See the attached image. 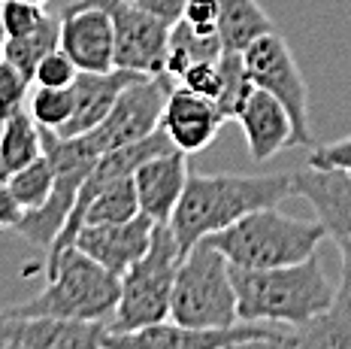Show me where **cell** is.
Listing matches in <instances>:
<instances>
[{"instance_id": "1", "label": "cell", "mask_w": 351, "mask_h": 349, "mask_svg": "<svg viewBox=\"0 0 351 349\" xmlns=\"http://www.w3.org/2000/svg\"><path fill=\"white\" fill-rule=\"evenodd\" d=\"M297 198L294 173H188L170 228L182 249L206 240L243 216Z\"/></svg>"}, {"instance_id": "2", "label": "cell", "mask_w": 351, "mask_h": 349, "mask_svg": "<svg viewBox=\"0 0 351 349\" xmlns=\"http://www.w3.org/2000/svg\"><path fill=\"white\" fill-rule=\"evenodd\" d=\"M239 322L300 325L330 310L336 286L327 280L318 256L282 267H233Z\"/></svg>"}, {"instance_id": "3", "label": "cell", "mask_w": 351, "mask_h": 349, "mask_svg": "<svg viewBox=\"0 0 351 349\" xmlns=\"http://www.w3.org/2000/svg\"><path fill=\"white\" fill-rule=\"evenodd\" d=\"M46 289L25 304L3 307L19 316H52L79 322H109L121 292V276L106 271L76 246L46 261Z\"/></svg>"}, {"instance_id": "4", "label": "cell", "mask_w": 351, "mask_h": 349, "mask_svg": "<svg viewBox=\"0 0 351 349\" xmlns=\"http://www.w3.org/2000/svg\"><path fill=\"white\" fill-rule=\"evenodd\" d=\"M324 237L318 219H294L279 213V207H263L206 240L233 267H282L315 256Z\"/></svg>"}, {"instance_id": "5", "label": "cell", "mask_w": 351, "mask_h": 349, "mask_svg": "<svg viewBox=\"0 0 351 349\" xmlns=\"http://www.w3.org/2000/svg\"><path fill=\"white\" fill-rule=\"evenodd\" d=\"M170 319L188 328H228L239 322L230 261L209 240L194 243L179 261Z\"/></svg>"}, {"instance_id": "6", "label": "cell", "mask_w": 351, "mask_h": 349, "mask_svg": "<svg viewBox=\"0 0 351 349\" xmlns=\"http://www.w3.org/2000/svg\"><path fill=\"white\" fill-rule=\"evenodd\" d=\"M185 249L179 246L170 225H155L145 256L130 264V271L121 276V292L109 316V331H134L170 319V297L179 261Z\"/></svg>"}, {"instance_id": "7", "label": "cell", "mask_w": 351, "mask_h": 349, "mask_svg": "<svg viewBox=\"0 0 351 349\" xmlns=\"http://www.w3.org/2000/svg\"><path fill=\"white\" fill-rule=\"evenodd\" d=\"M243 58L254 89L273 94L288 110L291 122H294V146H309V89H306L303 70H300L288 40L279 31H269L254 40L243 52Z\"/></svg>"}, {"instance_id": "8", "label": "cell", "mask_w": 351, "mask_h": 349, "mask_svg": "<svg viewBox=\"0 0 351 349\" xmlns=\"http://www.w3.org/2000/svg\"><path fill=\"white\" fill-rule=\"evenodd\" d=\"M173 79L167 74L160 76H136L130 79L121 89L119 100L112 104V110L104 122H100L94 131L85 137V143L91 146L94 155H104V152H112L119 146H128V143L145 140L149 134H155L160 125V113H164V104L173 91Z\"/></svg>"}, {"instance_id": "9", "label": "cell", "mask_w": 351, "mask_h": 349, "mask_svg": "<svg viewBox=\"0 0 351 349\" xmlns=\"http://www.w3.org/2000/svg\"><path fill=\"white\" fill-rule=\"evenodd\" d=\"M288 325L269 322H237L228 328H188L173 319L145 325L134 331H109L104 337V349H221L239 340L254 337H288Z\"/></svg>"}, {"instance_id": "10", "label": "cell", "mask_w": 351, "mask_h": 349, "mask_svg": "<svg viewBox=\"0 0 351 349\" xmlns=\"http://www.w3.org/2000/svg\"><path fill=\"white\" fill-rule=\"evenodd\" d=\"M294 194L315 210L324 234L342 256V280L351 282V170L306 164L294 173Z\"/></svg>"}, {"instance_id": "11", "label": "cell", "mask_w": 351, "mask_h": 349, "mask_svg": "<svg viewBox=\"0 0 351 349\" xmlns=\"http://www.w3.org/2000/svg\"><path fill=\"white\" fill-rule=\"evenodd\" d=\"M115 27V67L143 76H160L170 46V25L145 12L134 0H109Z\"/></svg>"}, {"instance_id": "12", "label": "cell", "mask_w": 351, "mask_h": 349, "mask_svg": "<svg viewBox=\"0 0 351 349\" xmlns=\"http://www.w3.org/2000/svg\"><path fill=\"white\" fill-rule=\"evenodd\" d=\"M61 49L79 70L104 74L115 67V27L109 0H76L64 10Z\"/></svg>"}, {"instance_id": "13", "label": "cell", "mask_w": 351, "mask_h": 349, "mask_svg": "<svg viewBox=\"0 0 351 349\" xmlns=\"http://www.w3.org/2000/svg\"><path fill=\"white\" fill-rule=\"evenodd\" d=\"M155 225L145 213H136L134 219L124 222H106V225H85L76 234L73 246L91 256L97 264L115 276H124L130 264H136L145 249H149L152 237H155Z\"/></svg>"}, {"instance_id": "14", "label": "cell", "mask_w": 351, "mask_h": 349, "mask_svg": "<svg viewBox=\"0 0 351 349\" xmlns=\"http://www.w3.org/2000/svg\"><path fill=\"white\" fill-rule=\"evenodd\" d=\"M0 337L25 349H104L106 322L19 316V313L0 310Z\"/></svg>"}, {"instance_id": "15", "label": "cell", "mask_w": 351, "mask_h": 349, "mask_svg": "<svg viewBox=\"0 0 351 349\" xmlns=\"http://www.w3.org/2000/svg\"><path fill=\"white\" fill-rule=\"evenodd\" d=\"M224 122H228V115L221 113V106L212 98L188 91L185 85H173L158 128L170 137V143L179 152L194 155V152H203L215 140Z\"/></svg>"}, {"instance_id": "16", "label": "cell", "mask_w": 351, "mask_h": 349, "mask_svg": "<svg viewBox=\"0 0 351 349\" xmlns=\"http://www.w3.org/2000/svg\"><path fill=\"white\" fill-rule=\"evenodd\" d=\"M188 173H191L188 170V155L179 149H167L160 155L149 158V161H143L134 173L140 213H145L158 225H170L176 203L185 192Z\"/></svg>"}, {"instance_id": "17", "label": "cell", "mask_w": 351, "mask_h": 349, "mask_svg": "<svg viewBox=\"0 0 351 349\" xmlns=\"http://www.w3.org/2000/svg\"><path fill=\"white\" fill-rule=\"evenodd\" d=\"M233 119L243 125L248 155L254 164L269 161L282 149L294 146V122H291L288 110L263 89H252V94L245 98V104L239 106Z\"/></svg>"}, {"instance_id": "18", "label": "cell", "mask_w": 351, "mask_h": 349, "mask_svg": "<svg viewBox=\"0 0 351 349\" xmlns=\"http://www.w3.org/2000/svg\"><path fill=\"white\" fill-rule=\"evenodd\" d=\"M143 74H134V70H104V74H91V70H79L76 82L70 85L73 91V115L67 119V125L61 131H55L58 137H79L88 134L100 125V122L109 115L112 104L119 100L121 89Z\"/></svg>"}, {"instance_id": "19", "label": "cell", "mask_w": 351, "mask_h": 349, "mask_svg": "<svg viewBox=\"0 0 351 349\" xmlns=\"http://www.w3.org/2000/svg\"><path fill=\"white\" fill-rule=\"evenodd\" d=\"M285 349H351V282L336 286L330 310L291 331Z\"/></svg>"}, {"instance_id": "20", "label": "cell", "mask_w": 351, "mask_h": 349, "mask_svg": "<svg viewBox=\"0 0 351 349\" xmlns=\"http://www.w3.org/2000/svg\"><path fill=\"white\" fill-rule=\"evenodd\" d=\"M218 6H221L218 34H221L224 49L245 52L258 37L276 31L273 19L263 12V6L258 0H218Z\"/></svg>"}, {"instance_id": "21", "label": "cell", "mask_w": 351, "mask_h": 349, "mask_svg": "<svg viewBox=\"0 0 351 349\" xmlns=\"http://www.w3.org/2000/svg\"><path fill=\"white\" fill-rule=\"evenodd\" d=\"M224 52V43L218 34H197L188 21H176L170 27V46H167V61H164V74L179 82L191 64L197 61H218V55Z\"/></svg>"}, {"instance_id": "22", "label": "cell", "mask_w": 351, "mask_h": 349, "mask_svg": "<svg viewBox=\"0 0 351 349\" xmlns=\"http://www.w3.org/2000/svg\"><path fill=\"white\" fill-rule=\"evenodd\" d=\"M58 46H61V16H46L31 34H21V37L6 40L3 43V58L16 64L21 74H27L34 79L36 64Z\"/></svg>"}, {"instance_id": "23", "label": "cell", "mask_w": 351, "mask_h": 349, "mask_svg": "<svg viewBox=\"0 0 351 349\" xmlns=\"http://www.w3.org/2000/svg\"><path fill=\"white\" fill-rule=\"evenodd\" d=\"M0 155L6 158L10 170H19V167L31 164L34 158L43 155L40 125L31 119L27 106L12 113L6 122H0Z\"/></svg>"}, {"instance_id": "24", "label": "cell", "mask_w": 351, "mask_h": 349, "mask_svg": "<svg viewBox=\"0 0 351 349\" xmlns=\"http://www.w3.org/2000/svg\"><path fill=\"white\" fill-rule=\"evenodd\" d=\"M6 185H10V192L16 194V201L25 207V213L27 210H36L49 201V194H52V188H55V164L49 161V155L43 152V155L34 158L31 164L12 170Z\"/></svg>"}, {"instance_id": "25", "label": "cell", "mask_w": 351, "mask_h": 349, "mask_svg": "<svg viewBox=\"0 0 351 349\" xmlns=\"http://www.w3.org/2000/svg\"><path fill=\"white\" fill-rule=\"evenodd\" d=\"M218 74H221V91H218L215 104L221 106V113L233 119L239 113V106L245 104V98L252 94V76L245 70V58L243 52H233V49H224L218 55Z\"/></svg>"}, {"instance_id": "26", "label": "cell", "mask_w": 351, "mask_h": 349, "mask_svg": "<svg viewBox=\"0 0 351 349\" xmlns=\"http://www.w3.org/2000/svg\"><path fill=\"white\" fill-rule=\"evenodd\" d=\"M27 113L40 128L49 131H61L67 125V119L73 115V91L70 89H43L34 85L27 94Z\"/></svg>"}, {"instance_id": "27", "label": "cell", "mask_w": 351, "mask_h": 349, "mask_svg": "<svg viewBox=\"0 0 351 349\" xmlns=\"http://www.w3.org/2000/svg\"><path fill=\"white\" fill-rule=\"evenodd\" d=\"M34 89V79L21 74L12 61H0V122H6L12 113L25 110L27 94Z\"/></svg>"}, {"instance_id": "28", "label": "cell", "mask_w": 351, "mask_h": 349, "mask_svg": "<svg viewBox=\"0 0 351 349\" xmlns=\"http://www.w3.org/2000/svg\"><path fill=\"white\" fill-rule=\"evenodd\" d=\"M79 76V67L73 64V58L64 52L61 46L52 49L34 70V85H43V89H70Z\"/></svg>"}, {"instance_id": "29", "label": "cell", "mask_w": 351, "mask_h": 349, "mask_svg": "<svg viewBox=\"0 0 351 349\" xmlns=\"http://www.w3.org/2000/svg\"><path fill=\"white\" fill-rule=\"evenodd\" d=\"M46 16L49 12L43 3H31V0H0V19H3L10 37L31 34Z\"/></svg>"}, {"instance_id": "30", "label": "cell", "mask_w": 351, "mask_h": 349, "mask_svg": "<svg viewBox=\"0 0 351 349\" xmlns=\"http://www.w3.org/2000/svg\"><path fill=\"white\" fill-rule=\"evenodd\" d=\"M176 85H185L188 91L203 94V98H218L221 91V74H218V61H197L182 74V79Z\"/></svg>"}, {"instance_id": "31", "label": "cell", "mask_w": 351, "mask_h": 349, "mask_svg": "<svg viewBox=\"0 0 351 349\" xmlns=\"http://www.w3.org/2000/svg\"><path fill=\"white\" fill-rule=\"evenodd\" d=\"M182 21L194 27L197 34H218V21H221V6L218 0H188L185 3V12H182ZM221 37V34H218Z\"/></svg>"}, {"instance_id": "32", "label": "cell", "mask_w": 351, "mask_h": 349, "mask_svg": "<svg viewBox=\"0 0 351 349\" xmlns=\"http://www.w3.org/2000/svg\"><path fill=\"white\" fill-rule=\"evenodd\" d=\"M306 164H315V167H342V170H351V134L342 137L336 143H324V146L312 149L309 161Z\"/></svg>"}, {"instance_id": "33", "label": "cell", "mask_w": 351, "mask_h": 349, "mask_svg": "<svg viewBox=\"0 0 351 349\" xmlns=\"http://www.w3.org/2000/svg\"><path fill=\"white\" fill-rule=\"evenodd\" d=\"M21 219H25V207L16 201L10 185L0 183V231H10V228L16 231Z\"/></svg>"}, {"instance_id": "34", "label": "cell", "mask_w": 351, "mask_h": 349, "mask_svg": "<svg viewBox=\"0 0 351 349\" xmlns=\"http://www.w3.org/2000/svg\"><path fill=\"white\" fill-rule=\"evenodd\" d=\"M136 6H143L145 12H152V16H158L160 21H167V25H176V21L182 19V12H185V3L188 0H134Z\"/></svg>"}, {"instance_id": "35", "label": "cell", "mask_w": 351, "mask_h": 349, "mask_svg": "<svg viewBox=\"0 0 351 349\" xmlns=\"http://www.w3.org/2000/svg\"><path fill=\"white\" fill-rule=\"evenodd\" d=\"M288 337H254V340H239V344H230V346H221V349H285Z\"/></svg>"}, {"instance_id": "36", "label": "cell", "mask_w": 351, "mask_h": 349, "mask_svg": "<svg viewBox=\"0 0 351 349\" xmlns=\"http://www.w3.org/2000/svg\"><path fill=\"white\" fill-rule=\"evenodd\" d=\"M10 164H6V158L3 155H0V183H10Z\"/></svg>"}, {"instance_id": "37", "label": "cell", "mask_w": 351, "mask_h": 349, "mask_svg": "<svg viewBox=\"0 0 351 349\" xmlns=\"http://www.w3.org/2000/svg\"><path fill=\"white\" fill-rule=\"evenodd\" d=\"M0 349H25V346H19V344H12V340L0 337Z\"/></svg>"}, {"instance_id": "38", "label": "cell", "mask_w": 351, "mask_h": 349, "mask_svg": "<svg viewBox=\"0 0 351 349\" xmlns=\"http://www.w3.org/2000/svg\"><path fill=\"white\" fill-rule=\"evenodd\" d=\"M6 40H10V34H6V25H3V19H0V49H3Z\"/></svg>"}, {"instance_id": "39", "label": "cell", "mask_w": 351, "mask_h": 349, "mask_svg": "<svg viewBox=\"0 0 351 349\" xmlns=\"http://www.w3.org/2000/svg\"><path fill=\"white\" fill-rule=\"evenodd\" d=\"M31 3H43V6H46V3H49V0H31Z\"/></svg>"}, {"instance_id": "40", "label": "cell", "mask_w": 351, "mask_h": 349, "mask_svg": "<svg viewBox=\"0 0 351 349\" xmlns=\"http://www.w3.org/2000/svg\"><path fill=\"white\" fill-rule=\"evenodd\" d=\"M0 61H3V49H0Z\"/></svg>"}]
</instances>
